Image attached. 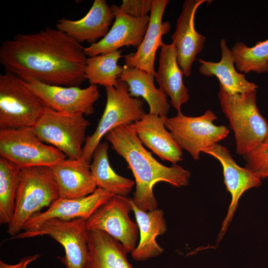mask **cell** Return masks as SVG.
Instances as JSON below:
<instances>
[{
  "mask_svg": "<svg viewBox=\"0 0 268 268\" xmlns=\"http://www.w3.org/2000/svg\"><path fill=\"white\" fill-rule=\"evenodd\" d=\"M59 198L51 167L34 166L20 168L13 217L7 232L12 237L23 230L34 214L49 207Z\"/></svg>",
  "mask_w": 268,
  "mask_h": 268,
  "instance_id": "277c9868",
  "label": "cell"
},
{
  "mask_svg": "<svg viewBox=\"0 0 268 268\" xmlns=\"http://www.w3.org/2000/svg\"><path fill=\"white\" fill-rule=\"evenodd\" d=\"M114 195L97 188L90 195L77 199L59 198L44 211L34 214L27 221L23 230L50 218L69 220L77 218L88 219L96 210Z\"/></svg>",
  "mask_w": 268,
  "mask_h": 268,
  "instance_id": "d6986e66",
  "label": "cell"
},
{
  "mask_svg": "<svg viewBox=\"0 0 268 268\" xmlns=\"http://www.w3.org/2000/svg\"><path fill=\"white\" fill-rule=\"evenodd\" d=\"M168 0H153L149 24L144 38L137 51L125 56V65L144 71L155 77V55L164 43L162 36L170 30L169 21L162 22V17Z\"/></svg>",
  "mask_w": 268,
  "mask_h": 268,
  "instance_id": "2e32d148",
  "label": "cell"
},
{
  "mask_svg": "<svg viewBox=\"0 0 268 268\" xmlns=\"http://www.w3.org/2000/svg\"><path fill=\"white\" fill-rule=\"evenodd\" d=\"M51 168L59 198H80L90 195L97 188L90 163L81 158H66Z\"/></svg>",
  "mask_w": 268,
  "mask_h": 268,
  "instance_id": "ffe728a7",
  "label": "cell"
},
{
  "mask_svg": "<svg viewBox=\"0 0 268 268\" xmlns=\"http://www.w3.org/2000/svg\"><path fill=\"white\" fill-rule=\"evenodd\" d=\"M166 117L145 113L140 120L129 126L142 144L160 158L177 164L183 160L182 149L167 130L164 124Z\"/></svg>",
  "mask_w": 268,
  "mask_h": 268,
  "instance_id": "ac0fdd59",
  "label": "cell"
},
{
  "mask_svg": "<svg viewBox=\"0 0 268 268\" xmlns=\"http://www.w3.org/2000/svg\"><path fill=\"white\" fill-rule=\"evenodd\" d=\"M132 198L114 195L87 219L88 231H103L119 241L129 252L137 246L139 229L129 216Z\"/></svg>",
  "mask_w": 268,
  "mask_h": 268,
  "instance_id": "8fae6325",
  "label": "cell"
},
{
  "mask_svg": "<svg viewBox=\"0 0 268 268\" xmlns=\"http://www.w3.org/2000/svg\"><path fill=\"white\" fill-rule=\"evenodd\" d=\"M105 90L107 100L104 112L94 133L86 137L81 157L90 164L102 138L107 133L119 126L140 120L145 113L143 101L130 95L125 82L118 79L115 87H106Z\"/></svg>",
  "mask_w": 268,
  "mask_h": 268,
  "instance_id": "52a82bcc",
  "label": "cell"
},
{
  "mask_svg": "<svg viewBox=\"0 0 268 268\" xmlns=\"http://www.w3.org/2000/svg\"><path fill=\"white\" fill-rule=\"evenodd\" d=\"M88 231L85 218L66 220L53 218L23 230L8 240L48 235L63 246L65 256L62 261L66 268H85L89 254Z\"/></svg>",
  "mask_w": 268,
  "mask_h": 268,
  "instance_id": "8992f818",
  "label": "cell"
},
{
  "mask_svg": "<svg viewBox=\"0 0 268 268\" xmlns=\"http://www.w3.org/2000/svg\"><path fill=\"white\" fill-rule=\"evenodd\" d=\"M221 58L218 62L199 59L201 64L200 72L205 76L217 78L221 86L227 92L232 94L244 93L258 88L255 83L246 79L244 73H239L235 68V62L231 49L224 39L220 42Z\"/></svg>",
  "mask_w": 268,
  "mask_h": 268,
  "instance_id": "cb8c5ba5",
  "label": "cell"
},
{
  "mask_svg": "<svg viewBox=\"0 0 268 268\" xmlns=\"http://www.w3.org/2000/svg\"><path fill=\"white\" fill-rule=\"evenodd\" d=\"M81 113L56 111L45 106L33 129L44 143L50 144L71 159L80 158L90 122Z\"/></svg>",
  "mask_w": 268,
  "mask_h": 268,
  "instance_id": "ba28073f",
  "label": "cell"
},
{
  "mask_svg": "<svg viewBox=\"0 0 268 268\" xmlns=\"http://www.w3.org/2000/svg\"><path fill=\"white\" fill-rule=\"evenodd\" d=\"M41 256L39 254L25 256L21 258L18 263L14 265L8 264L0 260V268H27L29 264L35 261Z\"/></svg>",
  "mask_w": 268,
  "mask_h": 268,
  "instance_id": "1f68e13d",
  "label": "cell"
},
{
  "mask_svg": "<svg viewBox=\"0 0 268 268\" xmlns=\"http://www.w3.org/2000/svg\"><path fill=\"white\" fill-rule=\"evenodd\" d=\"M123 50L87 58L85 76L90 84L115 87L123 70L118 64Z\"/></svg>",
  "mask_w": 268,
  "mask_h": 268,
  "instance_id": "4316f807",
  "label": "cell"
},
{
  "mask_svg": "<svg viewBox=\"0 0 268 268\" xmlns=\"http://www.w3.org/2000/svg\"><path fill=\"white\" fill-rule=\"evenodd\" d=\"M44 108L27 82L10 72L0 74V130L32 127Z\"/></svg>",
  "mask_w": 268,
  "mask_h": 268,
  "instance_id": "5b68a950",
  "label": "cell"
},
{
  "mask_svg": "<svg viewBox=\"0 0 268 268\" xmlns=\"http://www.w3.org/2000/svg\"><path fill=\"white\" fill-rule=\"evenodd\" d=\"M184 73L177 60L174 44L164 43L160 48L159 67L155 77L159 88L170 98V104L177 112L190 98L188 89L183 80Z\"/></svg>",
  "mask_w": 268,
  "mask_h": 268,
  "instance_id": "44dd1931",
  "label": "cell"
},
{
  "mask_svg": "<svg viewBox=\"0 0 268 268\" xmlns=\"http://www.w3.org/2000/svg\"><path fill=\"white\" fill-rule=\"evenodd\" d=\"M107 141L100 143L96 149L90 169L97 188L107 190L114 195L127 197L135 182L117 174L112 168L108 159Z\"/></svg>",
  "mask_w": 268,
  "mask_h": 268,
  "instance_id": "484cf974",
  "label": "cell"
},
{
  "mask_svg": "<svg viewBox=\"0 0 268 268\" xmlns=\"http://www.w3.org/2000/svg\"><path fill=\"white\" fill-rule=\"evenodd\" d=\"M137 224L140 240L135 249L131 252L132 258L137 261H144L162 254L164 249L157 244L156 238L163 235L167 226L162 209L144 211L139 209L131 201Z\"/></svg>",
  "mask_w": 268,
  "mask_h": 268,
  "instance_id": "7402d4cb",
  "label": "cell"
},
{
  "mask_svg": "<svg viewBox=\"0 0 268 268\" xmlns=\"http://www.w3.org/2000/svg\"><path fill=\"white\" fill-rule=\"evenodd\" d=\"M20 168L0 156V223L8 224L13 217Z\"/></svg>",
  "mask_w": 268,
  "mask_h": 268,
  "instance_id": "83f0119b",
  "label": "cell"
},
{
  "mask_svg": "<svg viewBox=\"0 0 268 268\" xmlns=\"http://www.w3.org/2000/svg\"><path fill=\"white\" fill-rule=\"evenodd\" d=\"M27 83L44 106L60 112L92 115L94 112V103L100 97L96 85L80 88L50 85L37 81Z\"/></svg>",
  "mask_w": 268,
  "mask_h": 268,
  "instance_id": "7c38bea8",
  "label": "cell"
},
{
  "mask_svg": "<svg viewBox=\"0 0 268 268\" xmlns=\"http://www.w3.org/2000/svg\"><path fill=\"white\" fill-rule=\"evenodd\" d=\"M154 76L139 69L126 65L119 80L125 82L132 97L144 99L148 103L150 113L160 117H167L170 105L167 95L154 83Z\"/></svg>",
  "mask_w": 268,
  "mask_h": 268,
  "instance_id": "d4e9b609",
  "label": "cell"
},
{
  "mask_svg": "<svg viewBox=\"0 0 268 268\" xmlns=\"http://www.w3.org/2000/svg\"><path fill=\"white\" fill-rule=\"evenodd\" d=\"M219 88L220 107L234 132L236 153L244 156L261 143L268 133V122L257 105V90L232 94L220 85Z\"/></svg>",
  "mask_w": 268,
  "mask_h": 268,
  "instance_id": "3957f363",
  "label": "cell"
},
{
  "mask_svg": "<svg viewBox=\"0 0 268 268\" xmlns=\"http://www.w3.org/2000/svg\"><path fill=\"white\" fill-rule=\"evenodd\" d=\"M152 4L153 0H123L120 7L129 16L141 18L150 13Z\"/></svg>",
  "mask_w": 268,
  "mask_h": 268,
  "instance_id": "4dcf8cb0",
  "label": "cell"
},
{
  "mask_svg": "<svg viewBox=\"0 0 268 268\" xmlns=\"http://www.w3.org/2000/svg\"><path fill=\"white\" fill-rule=\"evenodd\" d=\"M245 168L252 171L261 180L268 177V133L257 147L243 156Z\"/></svg>",
  "mask_w": 268,
  "mask_h": 268,
  "instance_id": "f546056e",
  "label": "cell"
},
{
  "mask_svg": "<svg viewBox=\"0 0 268 268\" xmlns=\"http://www.w3.org/2000/svg\"><path fill=\"white\" fill-rule=\"evenodd\" d=\"M217 116L210 110L198 117H189L178 112L176 116L164 120L165 127L182 149L187 151L195 160L201 152L225 139L229 130L224 125L213 123Z\"/></svg>",
  "mask_w": 268,
  "mask_h": 268,
  "instance_id": "30bf717a",
  "label": "cell"
},
{
  "mask_svg": "<svg viewBox=\"0 0 268 268\" xmlns=\"http://www.w3.org/2000/svg\"><path fill=\"white\" fill-rule=\"evenodd\" d=\"M114 19L106 0H95L83 17L77 20L62 18L57 21L56 28L79 44L87 42L92 44L107 35Z\"/></svg>",
  "mask_w": 268,
  "mask_h": 268,
  "instance_id": "e0dca14e",
  "label": "cell"
},
{
  "mask_svg": "<svg viewBox=\"0 0 268 268\" xmlns=\"http://www.w3.org/2000/svg\"><path fill=\"white\" fill-rule=\"evenodd\" d=\"M83 48L66 34L51 27L16 34L0 47V63L5 72L26 82L79 87L86 79Z\"/></svg>",
  "mask_w": 268,
  "mask_h": 268,
  "instance_id": "6da1fadb",
  "label": "cell"
},
{
  "mask_svg": "<svg viewBox=\"0 0 268 268\" xmlns=\"http://www.w3.org/2000/svg\"><path fill=\"white\" fill-rule=\"evenodd\" d=\"M0 156L20 168L52 167L67 157L56 147L43 142L33 127L0 130Z\"/></svg>",
  "mask_w": 268,
  "mask_h": 268,
  "instance_id": "9c48e42d",
  "label": "cell"
},
{
  "mask_svg": "<svg viewBox=\"0 0 268 268\" xmlns=\"http://www.w3.org/2000/svg\"><path fill=\"white\" fill-rule=\"evenodd\" d=\"M112 148L123 157L135 179V191L132 198L140 209L147 211L158 208L154 195L155 185L163 182L180 188L188 185L191 173L177 164L166 166L147 151L129 125L116 127L104 136Z\"/></svg>",
  "mask_w": 268,
  "mask_h": 268,
  "instance_id": "7a4b0ae2",
  "label": "cell"
},
{
  "mask_svg": "<svg viewBox=\"0 0 268 268\" xmlns=\"http://www.w3.org/2000/svg\"><path fill=\"white\" fill-rule=\"evenodd\" d=\"M235 65L244 74L251 71L268 72V39L260 41L253 47L237 42L231 48Z\"/></svg>",
  "mask_w": 268,
  "mask_h": 268,
  "instance_id": "f1b7e54d",
  "label": "cell"
},
{
  "mask_svg": "<svg viewBox=\"0 0 268 268\" xmlns=\"http://www.w3.org/2000/svg\"><path fill=\"white\" fill-rule=\"evenodd\" d=\"M203 152L210 155L221 163L226 190L231 196L227 215L222 224L217 243L219 242L230 224L238 206L240 198L246 191L258 187L262 180L252 171L239 166L233 158L228 149L218 143L206 149Z\"/></svg>",
  "mask_w": 268,
  "mask_h": 268,
  "instance_id": "4fadbf2b",
  "label": "cell"
},
{
  "mask_svg": "<svg viewBox=\"0 0 268 268\" xmlns=\"http://www.w3.org/2000/svg\"><path fill=\"white\" fill-rule=\"evenodd\" d=\"M111 8L115 19L112 26L104 38L84 48L86 56L107 54L124 46L138 48L140 45L149 24V16L134 17L125 14L116 4H112Z\"/></svg>",
  "mask_w": 268,
  "mask_h": 268,
  "instance_id": "5bb4252c",
  "label": "cell"
},
{
  "mask_svg": "<svg viewBox=\"0 0 268 268\" xmlns=\"http://www.w3.org/2000/svg\"><path fill=\"white\" fill-rule=\"evenodd\" d=\"M89 254L85 268H134L127 248L118 240L99 230L88 231Z\"/></svg>",
  "mask_w": 268,
  "mask_h": 268,
  "instance_id": "603a6c76",
  "label": "cell"
},
{
  "mask_svg": "<svg viewBox=\"0 0 268 268\" xmlns=\"http://www.w3.org/2000/svg\"><path fill=\"white\" fill-rule=\"evenodd\" d=\"M205 0H186L178 17L176 30L171 36L174 44L178 64L186 77L191 74L196 56L203 49L206 38L195 27V17L199 6Z\"/></svg>",
  "mask_w": 268,
  "mask_h": 268,
  "instance_id": "9a60e30c",
  "label": "cell"
}]
</instances>
